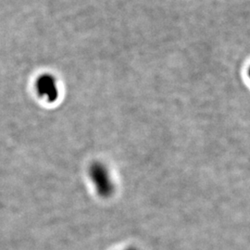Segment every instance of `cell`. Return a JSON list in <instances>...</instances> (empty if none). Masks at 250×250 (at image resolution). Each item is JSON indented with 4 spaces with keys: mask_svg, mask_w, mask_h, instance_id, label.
<instances>
[{
    "mask_svg": "<svg viewBox=\"0 0 250 250\" xmlns=\"http://www.w3.org/2000/svg\"><path fill=\"white\" fill-rule=\"evenodd\" d=\"M36 89L41 97L45 98L49 102L55 101L59 96L55 79L49 74L41 75L37 79Z\"/></svg>",
    "mask_w": 250,
    "mask_h": 250,
    "instance_id": "obj_1",
    "label": "cell"
}]
</instances>
